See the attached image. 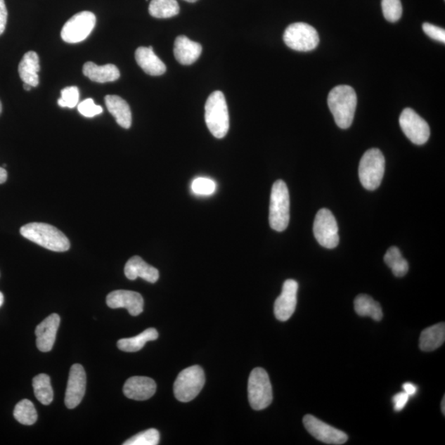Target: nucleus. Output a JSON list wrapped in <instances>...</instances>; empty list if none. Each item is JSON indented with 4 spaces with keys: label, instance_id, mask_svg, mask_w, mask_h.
<instances>
[{
    "label": "nucleus",
    "instance_id": "nucleus-1",
    "mask_svg": "<svg viewBox=\"0 0 445 445\" xmlns=\"http://www.w3.org/2000/svg\"><path fill=\"white\" fill-rule=\"evenodd\" d=\"M328 103L337 125L342 129L350 127L357 106L355 90L349 85L337 86L329 93Z\"/></svg>",
    "mask_w": 445,
    "mask_h": 445
},
{
    "label": "nucleus",
    "instance_id": "nucleus-2",
    "mask_svg": "<svg viewBox=\"0 0 445 445\" xmlns=\"http://www.w3.org/2000/svg\"><path fill=\"white\" fill-rule=\"evenodd\" d=\"M22 236L33 243L53 252L70 250L69 239L54 226L45 223H30L20 229Z\"/></svg>",
    "mask_w": 445,
    "mask_h": 445
},
{
    "label": "nucleus",
    "instance_id": "nucleus-3",
    "mask_svg": "<svg viewBox=\"0 0 445 445\" xmlns=\"http://www.w3.org/2000/svg\"><path fill=\"white\" fill-rule=\"evenodd\" d=\"M205 109V123L210 133L217 138L226 136L229 129V115L224 93L215 91L210 94Z\"/></svg>",
    "mask_w": 445,
    "mask_h": 445
},
{
    "label": "nucleus",
    "instance_id": "nucleus-4",
    "mask_svg": "<svg viewBox=\"0 0 445 445\" xmlns=\"http://www.w3.org/2000/svg\"><path fill=\"white\" fill-rule=\"evenodd\" d=\"M290 194L284 181L278 180L272 186L269 222L272 229L285 231L290 223Z\"/></svg>",
    "mask_w": 445,
    "mask_h": 445
},
{
    "label": "nucleus",
    "instance_id": "nucleus-5",
    "mask_svg": "<svg viewBox=\"0 0 445 445\" xmlns=\"http://www.w3.org/2000/svg\"><path fill=\"white\" fill-rule=\"evenodd\" d=\"M385 171L384 155L378 148L365 153L359 166V178L363 188L374 191L380 186Z\"/></svg>",
    "mask_w": 445,
    "mask_h": 445
},
{
    "label": "nucleus",
    "instance_id": "nucleus-6",
    "mask_svg": "<svg viewBox=\"0 0 445 445\" xmlns=\"http://www.w3.org/2000/svg\"><path fill=\"white\" fill-rule=\"evenodd\" d=\"M248 400L252 409L261 411L269 406L273 400L272 387L266 371L255 368L248 379Z\"/></svg>",
    "mask_w": 445,
    "mask_h": 445
},
{
    "label": "nucleus",
    "instance_id": "nucleus-7",
    "mask_svg": "<svg viewBox=\"0 0 445 445\" xmlns=\"http://www.w3.org/2000/svg\"><path fill=\"white\" fill-rule=\"evenodd\" d=\"M205 382L203 368L193 366L180 373L174 382L175 398L181 403L193 401L202 391Z\"/></svg>",
    "mask_w": 445,
    "mask_h": 445
},
{
    "label": "nucleus",
    "instance_id": "nucleus-8",
    "mask_svg": "<svg viewBox=\"0 0 445 445\" xmlns=\"http://www.w3.org/2000/svg\"><path fill=\"white\" fill-rule=\"evenodd\" d=\"M283 39L287 46L297 51H313L319 43L317 30L305 22L290 24L285 31Z\"/></svg>",
    "mask_w": 445,
    "mask_h": 445
},
{
    "label": "nucleus",
    "instance_id": "nucleus-9",
    "mask_svg": "<svg viewBox=\"0 0 445 445\" xmlns=\"http://www.w3.org/2000/svg\"><path fill=\"white\" fill-rule=\"evenodd\" d=\"M97 22L95 14L89 11L80 12L67 21L61 30V38L67 43H79L93 32Z\"/></svg>",
    "mask_w": 445,
    "mask_h": 445
},
{
    "label": "nucleus",
    "instance_id": "nucleus-10",
    "mask_svg": "<svg viewBox=\"0 0 445 445\" xmlns=\"http://www.w3.org/2000/svg\"><path fill=\"white\" fill-rule=\"evenodd\" d=\"M314 233L321 246L328 250H333L338 246L340 239L337 223L329 209H321L316 214Z\"/></svg>",
    "mask_w": 445,
    "mask_h": 445
},
{
    "label": "nucleus",
    "instance_id": "nucleus-11",
    "mask_svg": "<svg viewBox=\"0 0 445 445\" xmlns=\"http://www.w3.org/2000/svg\"><path fill=\"white\" fill-rule=\"evenodd\" d=\"M399 123L406 136L415 145L422 146L428 141L430 136L428 123L414 110L404 109L401 114Z\"/></svg>",
    "mask_w": 445,
    "mask_h": 445
},
{
    "label": "nucleus",
    "instance_id": "nucleus-12",
    "mask_svg": "<svg viewBox=\"0 0 445 445\" xmlns=\"http://www.w3.org/2000/svg\"><path fill=\"white\" fill-rule=\"evenodd\" d=\"M303 422L309 433L321 442L340 445L347 441L348 437L346 433L322 422L313 415H306Z\"/></svg>",
    "mask_w": 445,
    "mask_h": 445
},
{
    "label": "nucleus",
    "instance_id": "nucleus-13",
    "mask_svg": "<svg viewBox=\"0 0 445 445\" xmlns=\"http://www.w3.org/2000/svg\"><path fill=\"white\" fill-rule=\"evenodd\" d=\"M87 385V377L82 366L75 363L71 367L65 403L69 409H74L83 400Z\"/></svg>",
    "mask_w": 445,
    "mask_h": 445
},
{
    "label": "nucleus",
    "instance_id": "nucleus-14",
    "mask_svg": "<svg viewBox=\"0 0 445 445\" xmlns=\"http://www.w3.org/2000/svg\"><path fill=\"white\" fill-rule=\"evenodd\" d=\"M299 284L295 280L285 281L283 288L274 304V314L276 318L281 322L289 320L294 314L297 305V293H298Z\"/></svg>",
    "mask_w": 445,
    "mask_h": 445
},
{
    "label": "nucleus",
    "instance_id": "nucleus-15",
    "mask_svg": "<svg viewBox=\"0 0 445 445\" xmlns=\"http://www.w3.org/2000/svg\"><path fill=\"white\" fill-rule=\"evenodd\" d=\"M107 304L111 309L124 308L134 317L143 310V299L141 294L131 290H115L107 297Z\"/></svg>",
    "mask_w": 445,
    "mask_h": 445
},
{
    "label": "nucleus",
    "instance_id": "nucleus-16",
    "mask_svg": "<svg viewBox=\"0 0 445 445\" xmlns=\"http://www.w3.org/2000/svg\"><path fill=\"white\" fill-rule=\"evenodd\" d=\"M60 318L53 314L43 320L36 328L37 347L42 352L52 350L56 339L57 331L60 327Z\"/></svg>",
    "mask_w": 445,
    "mask_h": 445
},
{
    "label": "nucleus",
    "instance_id": "nucleus-17",
    "mask_svg": "<svg viewBox=\"0 0 445 445\" xmlns=\"http://www.w3.org/2000/svg\"><path fill=\"white\" fill-rule=\"evenodd\" d=\"M156 389V382L150 378L134 376L126 382L123 392L128 399L145 401L155 395Z\"/></svg>",
    "mask_w": 445,
    "mask_h": 445
},
{
    "label": "nucleus",
    "instance_id": "nucleus-18",
    "mask_svg": "<svg viewBox=\"0 0 445 445\" xmlns=\"http://www.w3.org/2000/svg\"><path fill=\"white\" fill-rule=\"evenodd\" d=\"M202 46L198 42L189 39L186 36L176 37L174 43V56L176 60L183 65H190L199 59Z\"/></svg>",
    "mask_w": 445,
    "mask_h": 445
},
{
    "label": "nucleus",
    "instance_id": "nucleus-19",
    "mask_svg": "<svg viewBox=\"0 0 445 445\" xmlns=\"http://www.w3.org/2000/svg\"><path fill=\"white\" fill-rule=\"evenodd\" d=\"M125 275L129 280H134L141 278L155 283L160 278V272L155 267L147 264L141 257L135 256L127 262Z\"/></svg>",
    "mask_w": 445,
    "mask_h": 445
},
{
    "label": "nucleus",
    "instance_id": "nucleus-20",
    "mask_svg": "<svg viewBox=\"0 0 445 445\" xmlns=\"http://www.w3.org/2000/svg\"><path fill=\"white\" fill-rule=\"evenodd\" d=\"M136 60L138 66L152 76H160L166 72V65L154 52L152 46L138 47L136 51Z\"/></svg>",
    "mask_w": 445,
    "mask_h": 445
},
{
    "label": "nucleus",
    "instance_id": "nucleus-21",
    "mask_svg": "<svg viewBox=\"0 0 445 445\" xmlns=\"http://www.w3.org/2000/svg\"><path fill=\"white\" fill-rule=\"evenodd\" d=\"M105 103L119 126L125 129L131 127V111L125 100L117 95H108L105 97Z\"/></svg>",
    "mask_w": 445,
    "mask_h": 445
},
{
    "label": "nucleus",
    "instance_id": "nucleus-22",
    "mask_svg": "<svg viewBox=\"0 0 445 445\" xmlns=\"http://www.w3.org/2000/svg\"><path fill=\"white\" fill-rule=\"evenodd\" d=\"M39 57L35 51L27 52L18 66V73L23 83L37 87L39 84Z\"/></svg>",
    "mask_w": 445,
    "mask_h": 445
},
{
    "label": "nucleus",
    "instance_id": "nucleus-23",
    "mask_svg": "<svg viewBox=\"0 0 445 445\" xmlns=\"http://www.w3.org/2000/svg\"><path fill=\"white\" fill-rule=\"evenodd\" d=\"M86 77L96 83L114 82L120 78V71L116 65L109 64L99 66L93 62H87L83 68Z\"/></svg>",
    "mask_w": 445,
    "mask_h": 445
},
{
    "label": "nucleus",
    "instance_id": "nucleus-24",
    "mask_svg": "<svg viewBox=\"0 0 445 445\" xmlns=\"http://www.w3.org/2000/svg\"><path fill=\"white\" fill-rule=\"evenodd\" d=\"M445 340V324L439 323L425 329L420 334L419 346L423 352H433L441 347Z\"/></svg>",
    "mask_w": 445,
    "mask_h": 445
},
{
    "label": "nucleus",
    "instance_id": "nucleus-25",
    "mask_svg": "<svg viewBox=\"0 0 445 445\" xmlns=\"http://www.w3.org/2000/svg\"><path fill=\"white\" fill-rule=\"evenodd\" d=\"M159 337V333L155 328H148L138 336L131 338L119 340L117 347L126 352H136L141 351L148 342L155 341Z\"/></svg>",
    "mask_w": 445,
    "mask_h": 445
},
{
    "label": "nucleus",
    "instance_id": "nucleus-26",
    "mask_svg": "<svg viewBox=\"0 0 445 445\" xmlns=\"http://www.w3.org/2000/svg\"><path fill=\"white\" fill-rule=\"evenodd\" d=\"M355 310L361 317H370L375 321H381L382 318V309L381 305L376 302L370 295H360L355 299Z\"/></svg>",
    "mask_w": 445,
    "mask_h": 445
},
{
    "label": "nucleus",
    "instance_id": "nucleus-27",
    "mask_svg": "<svg viewBox=\"0 0 445 445\" xmlns=\"http://www.w3.org/2000/svg\"><path fill=\"white\" fill-rule=\"evenodd\" d=\"M33 390L36 398L43 405H49L54 399V392L51 385L50 377L45 374L37 375L32 380Z\"/></svg>",
    "mask_w": 445,
    "mask_h": 445
},
{
    "label": "nucleus",
    "instance_id": "nucleus-28",
    "mask_svg": "<svg viewBox=\"0 0 445 445\" xmlns=\"http://www.w3.org/2000/svg\"><path fill=\"white\" fill-rule=\"evenodd\" d=\"M180 11L176 0H151L148 12L156 18H169L178 15Z\"/></svg>",
    "mask_w": 445,
    "mask_h": 445
},
{
    "label": "nucleus",
    "instance_id": "nucleus-29",
    "mask_svg": "<svg viewBox=\"0 0 445 445\" xmlns=\"http://www.w3.org/2000/svg\"><path fill=\"white\" fill-rule=\"evenodd\" d=\"M385 262L396 277H403L409 270L408 261L401 256L398 247H391L385 256Z\"/></svg>",
    "mask_w": 445,
    "mask_h": 445
},
{
    "label": "nucleus",
    "instance_id": "nucleus-30",
    "mask_svg": "<svg viewBox=\"0 0 445 445\" xmlns=\"http://www.w3.org/2000/svg\"><path fill=\"white\" fill-rule=\"evenodd\" d=\"M14 418L19 423L32 425L37 423V413L34 404L31 401L23 399L16 405L13 411Z\"/></svg>",
    "mask_w": 445,
    "mask_h": 445
},
{
    "label": "nucleus",
    "instance_id": "nucleus-31",
    "mask_svg": "<svg viewBox=\"0 0 445 445\" xmlns=\"http://www.w3.org/2000/svg\"><path fill=\"white\" fill-rule=\"evenodd\" d=\"M160 440V432L155 429H150L138 433L127 440L124 445H157Z\"/></svg>",
    "mask_w": 445,
    "mask_h": 445
},
{
    "label": "nucleus",
    "instance_id": "nucleus-32",
    "mask_svg": "<svg viewBox=\"0 0 445 445\" xmlns=\"http://www.w3.org/2000/svg\"><path fill=\"white\" fill-rule=\"evenodd\" d=\"M382 9L386 20L396 22L403 14L401 0H382Z\"/></svg>",
    "mask_w": 445,
    "mask_h": 445
},
{
    "label": "nucleus",
    "instance_id": "nucleus-33",
    "mask_svg": "<svg viewBox=\"0 0 445 445\" xmlns=\"http://www.w3.org/2000/svg\"><path fill=\"white\" fill-rule=\"evenodd\" d=\"M61 97L58 99V105L61 108H74L77 106L79 100V91L77 87L72 86L61 90Z\"/></svg>",
    "mask_w": 445,
    "mask_h": 445
},
{
    "label": "nucleus",
    "instance_id": "nucleus-34",
    "mask_svg": "<svg viewBox=\"0 0 445 445\" xmlns=\"http://www.w3.org/2000/svg\"><path fill=\"white\" fill-rule=\"evenodd\" d=\"M215 189H217V184L213 180L207 178L195 179L191 184V190L195 194L199 195H212Z\"/></svg>",
    "mask_w": 445,
    "mask_h": 445
},
{
    "label": "nucleus",
    "instance_id": "nucleus-35",
    "mask_svg": "<svg viewBox=\"0 0 445 445\" xmlns=\"http://www.w3.org/2000/svg\"><path fill=\"white\" fill-rule=\"evenodd\" d=\"M79 112L85 117H94L103 112V109L99 105H96L92 98L85 99L78 106Z\"/></svg>",
    "mask_w": 445,
    "mask_h": 445
},
{
    "label": "nucleus",
    "instance_id": "nucleus-36",
    "mask_svg": "<svg viewBox=\"0 0 445 445\" xmlns=\"http://www.w3.org/2000/svg\"><path fill=\"white\" fill-rule=\"evenodd\" d=\"M423 30L428 37L435 41L445 42V31L444 28L439 27L429 22H425L423 26Z\"/></svg>",
    "mask_w": 445,
    "mask_h": 445
},
{
    "label": "nucleus",
    "instance_id": "nucleus-37",
    "mask_svg": "<svg viewBox=\"0 0 445 445\" xmlns=\"http://www.w3.org/2000/svg\"><path fill=\"white\" fill-rule=\"evenodd\" d=\"M410 396L406 394L405 392H399L394 395L392 398V403L394 404V410L396 411H400L405 408L406 404L409 400Z\"/></svg>",
    "mask_w": 445,
    "mask_h": 445
},
{
    "label": "nucleus",
    "instance_id": "nucleus-38",
    "mask_svg": "<svg viewBox=\"0 0 445 445\" xmlns=\"http://www.w3.org/2000/svg\"><path fill=\"white\" fill-rule=\"evenodd\" d=\"M8 21V11L4 0H0V36L6 31Z\"/></svg>",
    "mask_w": 445,
    "mask_h": 445
},
{
    "label": "nucleus",
    "instance_id": "nucleus-39",
    "mask_svg": "<svg viewBox=\"0 0 445 445\" xmlns=\"http://www.w3.org/2000/svg\"><path fill=\"white\" fill-rule=\"evenodd\" d=\"M403 387L406 394H408L410 396L415 395L416 394V391H418V389H416V387L413 384H411V382H406Z\"/></svg>",
    "mask_w": 445,
    "mask_h": 445
},
{
    "label": "nucleus",
    "instance_id": "nucleus-40",
    "mask_svg": "<svg viewBox=\"0 0 445 445\" xmlns=\"http://www.w3.org/2000/svg\"><path fill=\"white\" fill-rule=\"evenodd\" d=\"M8 179V174L6 169L0 167V184L6 183Z\"/></svg>",
    "mask_w": 445,
    "mask_h": 445
},
{
    "label": "nucleus",
    "instance_id": "nucleus-41",
    "mask_svg": "<svg viewBox=\"0 0 445 445\" xmlns=\"http://www.w3.org/2000/svg\"><path fill=\"white\" fill-rule=\"evenodd\" d=\"M4 295L2 292H0V308L2 307V305L4 304Z\"/></svg>",
    "mask_w": 445,
    "mask_h": 445
},
{
    "label": "nucleus",
    "instance_id": "nucleus-42",
    "mask_svg": "<svg viewBox=\"0 0 445 445\" xmlns=\"http://www.w3.org/2000/svg\"><path fill=\"white\" fill-rule=\"evenodd\" d=\"M441 410H442L443 414L444 415L445 414V396H444L443 400H442Z\"/></svg>",
    "mask_w": 445,
    "mask_h": 445
},
{
    "label": "nucleus",
    "instance_id": "nucleus-43",
    "mask_svg": "<svg viewBox=\"0 0 445 445\" xmlns=\"http://www.w3.org/2000/svg\"><path fill=\"white\" fill-rule=\"evenodd\" d=\"M23 88L24 89H25L26 91H30L31 89L32 88L31 85L27 84H23Z\"/></svg>",
    "mask_w": 445,
    "mask_h": 445
},
{
    "label": "nucleus",
    "instance_id": "nucleus-44",
    "mask_svg": "<svg viewBox=\"0 0 445 445\" xmlns=\"http://www.w3.org/2000/svg\"><path fill=\"white\" fill-rule=\"evenodd\" d=\"M185 1L189 2V3H195L198 1V0H185Z\"/></svg>",
    "mask_w": 445,
    "mask_h": 445
},
{
    "label": "nucleus",
    "instance_id": "nucleus-45",
    "mask_svg": "<svg viewBox=\"0 0 445 445\" xmlns=\"http://www.w3.org/2000/svg\"><path fill=\"white\" fill-rule=\"evenodd\" d=\"M2 110H3L2 103L1 101H0V115H1L2 113Z\"/></svg>",
    "mask_w": 445,
    "mask_h": 445
}]
</instances>
